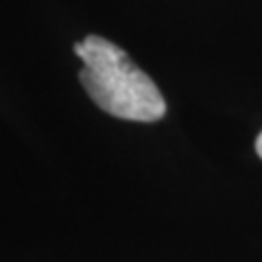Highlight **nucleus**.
<instances>
[{
    "label": "nucleus",
    "mask_w": 262,
    "mask_h": 262,
    "mask_svg": "<svg viewBox=\"0 0 262 262\" xmlns=\"http://www.w3.org/2000/svg\"><path fill=\"white\" fill-rule=\"evenodd\" d=\"M75 53L83 61L81 83L103 112L136 122H155L166 114L158 85L120 46L101 35H88L75 46Z\"/></svg>",
    "instance_id": "f257e3e1"
},
{
    "label": "nucleus",
    "mask_w": 262,
    "mask_h": 262,
    "mask_svg": "<svg viewBox=\"0 0 262 262\" xmlns=\"http://www.w3.org/2000/svg\"><path fill=\"white\" fill-rule=\"evenodd\" d=\"M256 151H258V155L262 158V134L258 136V140H256Z\"/></svg>",
    "instance_id": "f03ea898"
}]
</instances>
